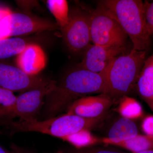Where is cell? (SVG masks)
<instances>
[{
  "label": "cell",
  "instance_id": "cell-23",
  "mask_svg": "<svg viewBox=\"0 0 153 153\" xmlns=\"http://www.w3.org/2000/svg\"><path fill=\"white\" fill-rule=\"evenodd\" d=\"M141 128L145 135L153 137V115L143 117Z\"/></svg>",
  "mask_w": 153,
  "mask_h": 153
},
{
  "label": "cell",
  "instance_id": "cell-20",
  "mask_svg": "<svg viewBox=\"0 0 153 153\" xmlns=\"http://www.w3.org/2000/svg\"><path fill=\"white\" fill-rule=\"evenodd\" d=\"M17 96L11 91L0 87V106L10 107L15 103Z\"/></svg>",
  "mask_w": 153,
  "mask_h": 153
},
{
  "label": "cell",
  "instance_id": "cell-16",
  "mask_svg": "<svg viewBox=\"0 0 153 153\" xmlns=\"http://www.w3.org/2000/svg\"><path fill=\"white\" fill-rule=\"evenodd\" d=\"M28 44L24 39L19 37L0 40V60L17 56Z\"/></svg>",
  "mask_w": 153,
  "mask_h": 153
},
{
  "label": "cell",
  "instance_id": "cell-10",
  "mask_svg": "<svg viewBox=\"0 0 153 153\" xmlns=\"http://www.w3.org/2000/svg\"><path fill=\"white\" fill-rule=\"evenodd\" d=\"M124 47H105L91 44L84 52L78 68L100 73L115 57L125 53Z\"/></svg>",
  "mask_w": 153,
  "mask_h": 153
},
{
  "label": "cell",
  "instance_id": "cell-28",
  "mask_svg": "<svg viewBox=\"0 0 153 153\" xmlns=\"http://www.w3.org/2000/svg\"><path fill=\"white\" fill-rule=\"evenodd\" d=\"M4 126V122L0 120V126L3 127Z\"/></svg>",
  "mask_w": 153,
  "mask_h": 153
},
{
  "label": "cell",
  "instance_id": "cell-1",
  "mask_svg": "<svg viewBox=\"0 0 153 153\" xmlns=\"http://www.w3.org/2000/svg\"><path fill=\"white\" fill-rule=\"evenodd\" d=\"M105 84L101 73L78 68L69 72L45 97L44 120L57 116L76 100L92 94H104Z\"/></svg>",
  "mask_w": 153,
  "mask_h": 153
},
{
  "label": "cell",
  "instance_id": "cell-13",
  "mask_svg": "<svg viewBox=\"0 0 153 153\" xmlns=\"http://www.w3.org/2000/svg\"><path fill=\"white\" fill-rule=\"evenodd\" d=\"M138 134L137 127L133 120L121 117L114 123L107 137L100 140V143L112 145L130 139Z\"/></svg>",
  "mask_w": 153,
  "mask_h": 153
},
{
  "label": "cell",
  "instance_id": "cell-24",
  "mask_svg": "<svg viewBox=\"0 0 153 153\" xmlns=\"http://www.w3.org/2000/svg\"><path fill=\"white\" fill-rule=\"evenodd\" d=\"M9 38H10V30L5 25L0 22V40Z\"/></svg>",
  "mask_w": 153,
  "mask_h": 153
},
{
  "label": "cell",
  "instance_id": "cell-3",
  "mask_svg": "<svg viewBox=\"0 0 153 153\" xmlns=\"http://www.w3.org/2000/svg\"><path fill=\"white\" fill-rule=\"evenodd\" d=\"M99 3V6L117 22L130 38L132 49L146 52L150 45L151 36L146 25L143 1L104 0Z\"/></svg>",
  "mask_w": 153,
  "mask_h": 153
},
{
  "label": "cell",
  "instance_id": "cell-21",
  "mask_svg": "<svg viewBox=\"0 0 153 153\" xmlns=\"http://www.w3.org/2000/svg\"><path fill=\"white\" fill-rule=\"evenodd\" d=\"M144 5V13L146 25L151 36H153V1L146 2Z\"/></svg>",
  "mask_w": 153,
  "mask_h": 153
},
{
  "label": "cell",
  "instance_id": "cell-18",
  "mask_svg": "<svg viewBox=\"0 0 153 153\" xmlns=\"http://www.w3.org/2000/svg\"><path fill=\"white\" fill-rule=\"evenodd\" d=\"M47 7L53 15L58 27L61 29L68 23L69 10L68 2L65 0H48Z\"/></svg>",
  "mask_w": 153,
  "mask_h": 153
},
{
  "label": "cell",
  "instance_id": "cell-5",
  "mask_svg": "<svg viewBox=\"0 0 153 153\" xmlns=\"http://www.w3.org/2000/svg\"><path fill=\"white\" fill-rule=\"evenodd\" d=\"M92 44L105 47H125L128 36L119 24L99 5L90 12Z\"/></svg>",
  "mask_w": 153,
  "mask_h": 153
},
{
  "label": "cell",
  "instance_id": "cell-8",
  "mask_svg": "<svg viewBox=\"0 0 153 153\" xmlns=\"http://www.w3.org/2000/svg\"><path fill=\"white\" fill-rule=\"evenodd\" d=\"M52 80L29 75L16 66L0 60V87L21 93L46 86Z\"/></svg>",
  "mask_w": 153,
  "mask_h": 153
},
{
  "label": "cell",
  "instance_id": "cell-17",
  "mask_svg": "<svg viewBox=\"0 0 153 153\" xmlns=\"http://www.w3.org/2000/svg\"><path fill=\"white\" fill-rule=\"evenodd\" d=\"M112 146L123 148L131 153L140 152L153 149V137L138 134L132 138L114 144Z\"/></svg>",
  "mask_w": 153,
  "mask_h": 153
},
{
  "label": "cell",
  "instance_id": "cell-14",
  "mask_svg": "<svg viewBox=\"0 0 153 153\" xmlns=\"http://www.w3.org/2000/svg\"><path fill=\"white\" fill-rule=\"evenodd\" d=\"M136 87L140 97L153 112V54L145 60Z\"/></svg>",
  "mask_w": 153,
  "mask_h": 153
},
{
  "label": "cell",
  "instance_id": "cell-26",
  "mask_svg": "<svg viewBox=\"0 0 153 153\" xmlns=\"http://www.w3.org/2000/svg\"><path fill=\"white\" fill-rule=\"evenodd\" d=\"M0 153H10L9 151L3 148L0 146Z\"/></svg>",
  "mask_w": 153,
  "mask_h": 153
},
{
  "label": "cell",
  "instance_id": "cell-4",
  "mask_svg": "<svg viewBox=\"0 0 153 153\" xmlns=\"http://www.w3.org/2000/svg\"><path fill=\"white\" fill-rule=\"evenodd\" d=\"M107 114L94 119H88L76 115L66 114L63 115L38 120L29 121H8L4 128L11 134L19 132H35L49 135L65 140L67 137L84 130L93 128L104 120Z\"/></svg>",
  "mask_w": 153,
  "mask_h": 153
},
{
  "label": "cell",
  "instance_id": "cell-15",
  "mask_svg": "<svg viewBox=\"0 0 153 153\" xmlns=\"http://www.w3.org/2000/svg\"><path fill=\"white\" fill-rule=\"evenodd\" d=\"M117 109L121 117L134 120L143 117L144 111L140 103L128 96L122 97Z\"/></svg>",
  "mask_w": 153,
  "mask_h": 153
},
{
  "label": "cell",
  "instance_id": "cell-27",
  "mask_svg": "<svg viewBox=\"0 0 153 153\" xmlns=\"http://www.w3.org/2000/svg\"><path fill=\"white\" fill-rule=\"evenodd\" d=\"M153 153V149L149 150L144 151V152H140L138 153Z\"/></svg>",
  "mask_w": 153,
  "mask_h": 153
},
{
  "label": "cell",
  "instance_id": "cell-25",
  "mask_svg": "<svg viewBox=\"0 0 153 153\" xmlns=\"http://www.w3.org/2000/svg\"><path fill=\"white\" fill-rule=\"evenodd\" d=\"M12 12L8 8L6 7H0V22L3 20L5 17L10 15Z\"/></svg>",
  "mask_w": 153,
  "mask_h": 153
},
{
  "label": "cell",
  "instance_id": "cell-12",
  "mask_svg": "<svg viewBox=\"0 0 153 153\" xmlns=\"http://www.w3.org/2000/svg\"><path fill=\"white\" fill-rule=\"evenodd\" d=\"M47 57L43 49L38 44H29L24 51L17 55V67L29 75H36L44 69Z\"/></svg>",
  "mask_w": 153,
  "mask_h": 153
},
{
  "label": "cell",
  "instance_id": "cell-29",
  "mask_svg": "<svg viewBox=\"0 0 153 153\" xmlns=\"http://www.w3.org/2000/svg\"><path fill=\"white\" fill-rule=\"evenodd\" d=\"M56 153H65V152L64 151H58Z\"/></svg>",
  "mask_w": 153,
  "mask_h": 153
},
{
  "label": "cell",
  "instance_id": "cell-19",
  "mask_svg": "<svg viewBox=\"0 0 153 153\" xmlns=\"http://www.w3.org/2000/svg\"><path fill=\"white\" fill-rule=\"evenodd\" d=\"M100 140L92 135L89 130H84L68 137L65 141L70 143L76 149L93 146L99 143Z\"/></svg>",
  "mask_w": 153,
  "mask_h": 153
},
{
  "label": "cell",
  "instance_id": "cell-22",
  "mask_svg": "<svg viewBox=\"0 0 153 153\" xmlns=\"http://www.w3.org/2000/svg\"><path fill=\"white\" fill-rule=\"evenodd\" d=\"M65 153H123L109 149L91 146L88 147L75 149L70 150Z\"/></svg>",
  "mask_w": 153,
  "mask_h": 153
},
{
  "label": "cell",
  "instance_id": "cell-6",
  "mask_svg": "<svg viewBox=\"0 0 153 153\" xmlns=\"http://www.w3.org/2000/svg\"><path fill=\"white\" fill-rule=\"evenodd\" d=\"M56 83L53 80L44 87L21 93L17 96L16 100L12 106H0V120L12 121L16 117L19 118L20 121H23L36 119L43 107L44 99L54 89Z\"/></svg>",
  "mask_w": 153,
  "mask_h": 153
},
{
  "label": "cell",
  "instance_id": "cell-9",
  "mask_svg": "<svg viewBox=\"0 0 153 153\" xmlns=\"http://www.w3.org/2000/svg\"><path fill=\"white\" fill-rule=\"evenodd\" d=\"M8 28L10 37H18L58 29L57 25L22 13H12L1 21Z\"/></svg>",
  "mask_w": 153,
  "mask_h": 153
},
{
  "label": "cell",
  "instance_id": "cell-11",
  "mask_svg": "<svg viewBox=\"0 0 153 153\" xmlns=\"http://www.w3.org/2000/svg\"><path fill=\"white\" fill-rule=\"evenodd\" d=\"M114 103L105 94L83 97L73 102L67 108L66 114L88 119L97 118L107 113Z\"/></svg>",
  "mask_w": 153,
  "mask_h": 153
},
{
  "label": "cell",
  "instance_id": "cell-2",
  "mask_svg": "<svg viewBox=\"0 0 153 153\" xmlns=\"http://www.w3.org/2000/svg\"><path fill=\"white\" fill-rule=\"evenodd\" d=\"M146 51L133 49L115 57L101 74L105 84V92L114 103L136 87L146 60Z\"/></svg>",
  "mask_w": 153,
  "mask_h": 153
},
{
  "label": "cell",
  "instance_id": "cell-7",
  "mask_svg": "<svg viewBox=\"0 0 153 153\" xmlns=\"http://www.w3.org/2000/svg\"><path fill=\"white\" fill-rule=\"evenodd\" d=\"M63 40L71 52L82 53L91 44L90 13L79 7L69 11L68 23L60 29Z\"/></svg>",
  "mask_w": 153,
  "mask_h": 153
}]
</instances>
